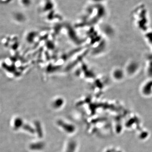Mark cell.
Instances as JSON below:
<instances>
[{
	"label": "cell",
	"instance_id": "6da1fadb",
	"mask_svg": "<svg viewBox=\"0 0 152 152\" xmlns=\"http://www.w3.org/2000/svg\"><path fill=\"white\" fill-rule=\"evenodd\" d=\"M44 7L45 9L47 10H51L55 7V2L53 0H44Z\"/></svg>",
	"mask_w": 152,
	"mask_h": 152
}]
</instances>
